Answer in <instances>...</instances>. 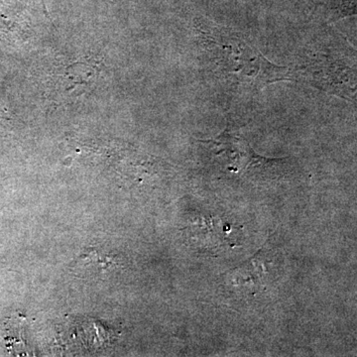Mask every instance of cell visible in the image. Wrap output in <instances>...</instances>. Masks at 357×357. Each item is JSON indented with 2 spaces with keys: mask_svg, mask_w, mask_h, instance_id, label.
Returning a JSON list of instances; mask_svg holds the SVG:
<instances>
[{
  "mask_svg": "<svg viewBox=\"0 0 357 357\" xmlns=\"http://www.w3.org/2000/svg\"><path fill=\"white\" fill-rule=\"evenodd\" d=\"M202 34L213 70L227 83L260 89L275 82L293 79L292 70L270 63L238 33L211 27Z\"/></svg>",
  "mask_w": 357,
  "mask_h": 357,
  "instance_id": "6da1fadb",
  "label": "cell"
}]
</instances>
